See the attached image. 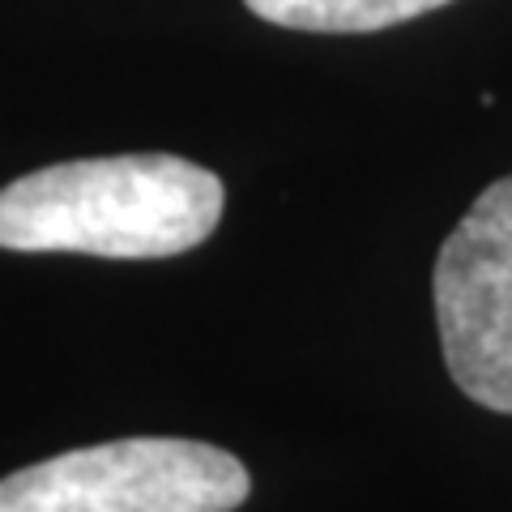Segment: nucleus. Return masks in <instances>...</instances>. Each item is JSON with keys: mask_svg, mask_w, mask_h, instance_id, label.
I'll return each mask as SVG.
<instances>
[{"mask_svg": "<svg viewBox=\"0 0 512 512\" xmlns=\"http://www.w3.org/2000/svg\"><path fill=\"white\" fill-rule=\"evenodd\" d=\"M227 188L180 154L77 158L0 188V248L163 261L214 235Z\"/></svg>", "mask_w": 512, "mask_h": 512, "instance_id": "obj_1", "label": "nucleus"}, {"mask_svg": "<svg viewBox=\"0 0 512 512\" xmlns=\"http://www.w3.org/2000/svg\"><path fill=\"white\" fill-rule=\"evenodd\" d=\"M444 367L474 406L512 414V175L487 184L436 252Z\"/></svg>", "mask_w": 512, "mask_h": 512, "instance_id": "obj_3", "label": "nucleus"}, {"mask_svg": "<svg viewBox=\"0 0 512 512\" xmlns=\"http://www.w3.org/2000/svg\"><path fill=\"white\" fill-rule=\"evenodd\" d=\"M261 22L312 35H372L444 9L453 0H244Z\"/></svg>", "mask_w": 512, "mask_h": 512, "instance_id": "obj_4", "label": "nucleus"}, {"mask_svg": "<svg viewBox=\"0 0 512 512\" xmlns=\"http://www.w3.org/2000/svg\"><path fill=\"white\" fill-rule=\"evenodd\" d=\"M248 491L244 461L227 448L133 436L0 478V512H235Z\"/></svg>", "mask_w": 512, "mask_h": 512, "instance_id": "obj_2", "label": "nucleus"}]
</instances>
